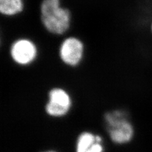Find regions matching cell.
<instances>
[{"label":"cell","mask_w":152,"mask_h":152,"mask_svg":"<svg viewBox=\"0 0 152 152\" xmlns=\"http://www.w3.org/2000/svg\"><path fill=\"white\" fill-rule=\"evenodd\" d=\"M61 61L69 66H77L82 60L84 46L82 42L75 37H69L61 43L60 48Z\"/></svg>","instance_id":"obj_5"},{"label":"cell","mask_w":152,"mask_h":152,"mask_svg":"<svg viewBox=\"0 0 152 152\" xmlns=\"http://www.w3.org/2000/svg\"><path fill=\"white\" fill-rule=\"evenodd\" d=\"M96 141V135L89 132L80 134L77 140L75 152H86Z\"/></svg>","instance_id":"obj_7"},{"label":"cell","mask_w":152,"mask_h":152,"mask_svg":"<svg viewBox=\"0 0 152 152\" xmlns=\"http://www.w3.org/2000/svg\"><path fill=\"white\" fill-rule=\"evenodd\" d=\"M86 152H103V146L102 142H95Z\"/></svg>","instance_id":"obj_8"},{"label":"cell","mask_w":152,"mask_h":152,"mask_svg":"<svg viewBox=\"0 0 152 152\" xmlns=\"http://www.w3.org/2000/svg\"><path fill=\"white\" fill-rule=\"evenodd\" d=\"M37 53L36 45L31 41L26 39L16 41L10 49V55L13 60L20 65L31 64L36 59Z\"/></svg>","instance_id":"obj_4"},{"label":"cell","mask_w":152,"mask_h":152,"mask_svg":"<svg viewBox=\"0 0 152 152\" xmlns=\"http://www.w3.org/2000/svg\"><path fill=\"white\" fill-rule=\"evenodd\" d=\"M151 29H152V26H151Z\"/></svg>","instance_id":"obj_10"},{"label":"cell","mask_w":152,"mask_h":152,"mask_svg":"<svg viewBox=\"0 0 152 152\" xmlns=\"http://www.w3.org/2000/svg\"><path fill=\"white\" fill-rule=\"evenodd\" d=\"M72 107V99L69 94L62 88L51 89L48 94V101L46 104V113L51 117L65 116Z\"/></svg>","instance_id":"obj_3"},{"label":"cell","mask_w":152,"mask_h":152,"mask_svg":"<svg viewBox=\"0 0 152 152\" xmlns=\"http://www.w3.org/2000/svg\"><path fill=\"white\" fill-rule=\"evenodd\" d=\"M104 119L109 136L113 142L122 145L132 140L134 129L124 112L119 110L108 112L104 115Z\"/></svg>","instance_id":"obj_2"},{"label":"cell","mask_w":152,"mask_h":152,"mask_svg":"<svg viewBox=\"0 0 152 152\" xmlns=\"http://www.w3.org/2000/svg\"><path fill=\"white\" fill-rule=\"evenodd\" d=\"M23 9L22 0H0V11L5 15H14Z\"/></svg>","instance_id":"obj_6"},{"label":"cell","mask_w":152,"mask_h":152,"mask_svg":"<svg viewBox=\"0 0 152 152\" xmlns=\"http://www.w3.org/2000/svg\"><path fill=\"white\" fill-rule=\"evenodd\" d=\"M41 20L46 29L55 34H62L70 26V14L60 7V0H44L41 7Z\"/></svg>","instance_id":"obj_1"},{"label":"cell","mask_w":152,"mask_h":152,"mask_svg":"<svg viewBox=\"0 0 152 152\" xmlns=\"http://www.w3.org/2000/svg\"><path fill=\"white\" fill-rule=\"evenodd\" d=\"M43 152H56L54 151H43Z\"/></svg>","instance_id":"obj_9"}]
</instances>
